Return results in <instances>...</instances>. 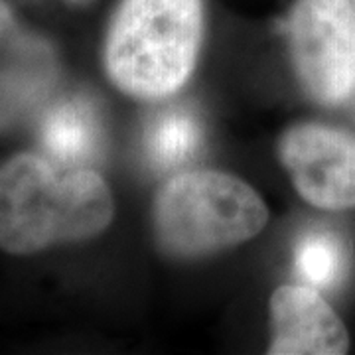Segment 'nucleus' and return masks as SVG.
Masks as SVG:
<instances>
[{
    "instance_id": "f257e3e1",
    "label": "nucleus",
    "mask_w": 355,
    "mask_h": 355,
    "mask_svg": "<svg viewBox=\"0 0 355 355\" xmlns=\"http://www.w3.org/2000/svg\"><path fill=\"white\" fill-rule=\"evenodd\" d=\"M113 193L91 166H65L46 153L0 158V253L30 259L93 241L111 225Z\"/></svg>"
},
{
    "instance_id": "f03ea898",
    "label": "nucleus",
    "mask_w": 355,
    "mask_h": 355,
    "mask_svg": "<svg viewBox=\"0 0 355 355\" xmlns=\"http://www.w3.org/2000/svg\"><path fill=\"white\" fill-rule=\"evenodd\" d=\"M203 0H121L105 40L107 76L130 97L174 95L196 67Z\"/></svg>"
},
{
    "instance_id": "7ed1b4c3",
    "label": "nucleus",
    "mask_w": 355,
    "mask_h": 355,
    "mask_svg": "<svg viewBox=\"0 0 355 355\" xmlns=\"http://www.w3.org/2000/svg\"><path fill=\"white\" fill-rule=\"evenodd\" d=\"M268 221L261 196L239 178L196 170L170 178L154 200L158 247L176 259H200L257 237Z\"/></svg>"
},
{
    "instance_id": "20e7f679",
    "label": "nucleus",
    "mask_w": 355,
    "mask_h": 355,
    "mask_svg": "<svg viewBox=\"0 0 355 355\" xmlns=\"http://www.w3.org/2000/svg\"><path fill=\"white\" fill-rule=\"evenodd\" d=\"M294 73L320 105L355 91V6L352 0H298L288 20Z\"/></svg>"
},
{
    "instance_id": "39448f33",
    "label": "nucleus",
    "mask_w": 355,
    "mask_h": 355,
    "mask_svg": "<svg viewBox=\"0 0 355 355\" xmlns=\"http://www.w3.org/2000/svg\"><path fill=\"white\" fill-rule=\"evenodd\" d=\"M282 166L310 205L328 211L355 207V137L340 128L304 123L279 142Z\"/></svg>"
},
{
    "instance_id": "423d86ee",
    "label": "nucleus",
    "mask_w": 355,
    "mask_h": 355,
    "mask_svg": "<svg viewBox=\"0 0 355 355\" xmlns=\"http://www.w3.org/2000/svg\"><path fill=\"white\" fill-rule=\"evenodd\" d=\"M272 355H342L347 328L314 286L286 284L270 296Z\"/></svg>"
},
{
    "instance_id": "0eeeda50",
    "label": "nucleus",
    "mask_w": 355,
    "mask_h": 355,
    "mask_svg": "<svg viewBox=\"0 0 355 355\" xmlns=\"http://www.w3.org/2000/svg\"><path fill=\"white\" fill-rule=\"evenodd\" d=\"M40 144L55 162L91 166L101 154L103 125L95 103L73 95L53 103L40 123Z\"/></svg>"
},
{
    "instance_id": "6e6552de",
    "label": "nucleus",
    "mask_w": 355,
    "mask_h": 355,
    "mask_svg": "<svg viewBox=\"0 0 355 355\" xmlns=\"http://www.w3.org/2000/svg\"><path fill=\"white\" fill-rule=\"evenodd\" d=\"M202 142V128L190 109L174 107L160 113L146 130L144 148L156 168L172 170L188 162Z\"/></svg>"
},
{
    "instance_id": "1a4fd4ad",
    "label": "nucleus",
    "mask_w": 355,
    "mask_h": 355,
    "mask_svg": "<svg viewBox=\"0 0 355 355\" xmlns=\"http://www.w3.org/2000/svg\"><path fill=\"white\" fill-rule=\"evenodd\" d=\"M298 275L314 288H331L347 268L343 241L331 231L314 229L304 233L294 251Z\"/></svg>"
},
{
    "instance_id": "9d476101",
    "label": "nucleus",
    "mask_w": 355,
    "mask_h": 355,
    "mask_svg": "<svg viewBox=\"0 0 355 355\" xmlns=\"http://www.w3.org/2000/svg\"><path fill=\"white\" fill-rule=\"evenodd\" d=\"M14 26H16V20H14L12 10L8 8V4H4V2L0 0V46H2L4 40L10 36Z\"/></svg>"
},
{
    "instance_id": "9b49d317",
    "label": "nucleus",
    "mask_w": 355,
    "mask_h": 355,
    "mask_svg": "<svg viewBox=\"0 0 355 355\" xmlns=\"http://www.w3.org/2000/svg\"><path fill=\"white\" fill-rule=\"evenodd\" d=\"M69 4H87L89 0H67Z\"/></svg>"
}]
</instances>
